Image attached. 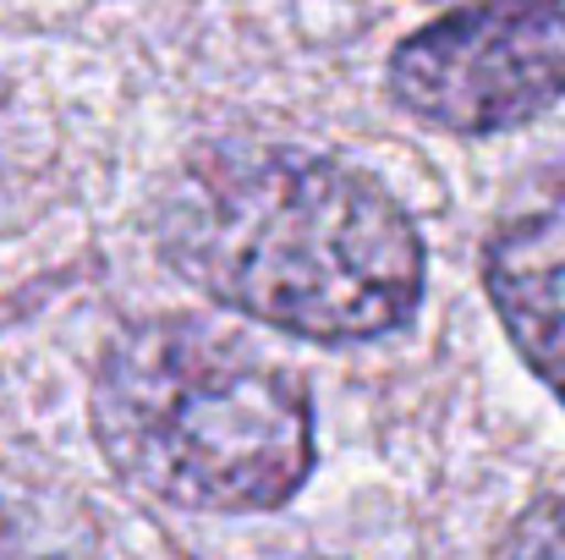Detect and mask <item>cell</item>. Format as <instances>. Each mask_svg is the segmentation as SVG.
<instances>
[{
    "mask_svg": "<svg viewBox=\"0 0 565 560\" xmlns=\"http://www.w3.org/2000/svg\"><path fill=\"white\" fill-rule=\"evenodd\" d=\"M500 560H565V500H544L527 511Z\"/></svg>",
    "mask_w": 565,
    "mask_h": 560,
    "instance_id": "5b68a950",
    "label": "cell"
},
{
    "mask_svg": "<svg viewBox=\"0 0 565 560\" xmlns=\"http://www.w3.org/2000/svg\"><path fill=\"white\" fill-rule=\"evenodd\" d=\"M94 429L138 489L192 511H269L313 462L302 384L182 319L127 330L105 352Z\"/></svg>",
    "mask_w": 565,
    "mask_h": 560,
    "instance_id": "7a4b0ae2",
    "label": "cell"
},
{
    "mask_svg": "<svg viewBox=\"0 0 565 560\" xmlns=\"http://www.w3.org/2000/svg\"><path fill=\"white\" fill-rule=\"evenodd\" d=\"M166 258L214 303L308 341H369L412 319L423 242L369 177L297 149H214L160 209Z\"/></svg>",
    "mask_w": 565,
    "mask_h": 560,
    "instance_id": "6da1fadb",
    "label": "cell"
},
{
    "mask_svg": "<svg viewBox=\"0 0 565 560\" xmlns=\"http://www.w3.org/2000/svg\"><path fill=\"white\" fill-rule=\"evenodd\" d=\"M489 292L522 358L565 401V192L505 225L489 253Z\"/></svg>",
    "mask_w": 565,
    "mask_h": 560,
    "instance_id": "277c9868",
    "label": "cell"
},
{
    "mask_svg": "<svg viewBox=\"0 0 565 560\" xmlns=\"http://www.w3.org/2000/svg\"><path fill=\"white\" fill-rule=\"evenodd\" d=\"M395 99L450 133H505L544 116L565 94L561 0H472L390 61Z\"/></svg>",
    "mask_w": 565,
    "mask_h": 560,
    "instance_id": "3957f363",
    "label": "cell"
}]
</instances>
